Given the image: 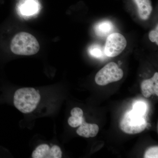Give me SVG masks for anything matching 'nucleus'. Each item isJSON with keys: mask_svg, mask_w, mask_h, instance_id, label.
Instances as JSON below:
<instances>
[{"mask_svg": "<svg viewBox=\"0 0 158 158\" xmlns=\"http://www.w3.org/2000/svg\"><path fill=\"white\" fill-rule=\"evenodd\" d=\"M124 73L118 65L114 62H110L100 69L95 77V82L100 86H105L120 81Z\"/></svg>", "mask_w": 158, "mask_h": 158, "instance_id": "obj_4", "label": "nucleus"}, {"mask_svg": "<svg viewBox=\"0 0 158 158\" xmlns=\"http://www.w3.org/2000/svg\"><path fill=\"white\" fill-rule=\"evenodd\" d=\"M11 50L15 55L32 56L40 50L39 43L32 34L27 32H20L13 37L10 44Z\"/></svg>", "mask_w": 158, "mask_h": 158, "instance_id": "obj_2", "label": "nucleus"}, {"mask_svg": "<svg viewBox=\"0 0 158 158\" xmlns=\"http://www.w3.org/2000/svg\"><path fill=\"white\" fill-rule=\"evenodd\" d=\"M142 94L145 98H149L153 94L158 96V73L156 72L151 78L144 80L141 84Z\"/></svg>", "mask_w": 158, "mask_h": 158, "instance_id": "obj_7", "label": "nucleus"}, {"mask_svg": "<svg viewBox=\"0 0 158 158\" xmlns=\"http://www.w3.org/2000/svg\"><path fill=\"white\" fill-rule=\"evenodd\" d=\"M84 117H77L71 116L69 118L68 124L72 127L76 128L81 124Z\"/></svg>", "mask_w": 158, "mask_h": 158, "instance_id": "obj_15", "label": "nucleus"}, {"mask_svg": "<svg viewBox=\"0 0 158 158\" xmlns=\"http://www.w3.org/2000/svg\"><path fill=\"white\" fill-rule=\"evenodd\" d=\"M88 52L90 56L98 59L102 58L105 54L104 49L98 44H93L90 46L88 49Z\"/></svg>", "mask_w": 158, "mask_h": 158, "instance_id": "obj_12", "label": "nucleus"}, {"mask_svg": "<svg viewBox=\"0 0 158 158\" xmlns=\"http://www.w3.org/2000/svg\"><path fill=\"white\" fill-rule=\"evenodd\" d=\"M127 45L126 39L118 33L110 34L106 41L104 53L107 56L115 57L122 52Z\"/></svg>", "mask_w": 158, "mask_h": 158, "instance_id": "obj_5", "label": "nucleus"}, {"mask_svg": "<svg viewBox=\"0 0 158 158\" xmlns=\"http://www.w3.org/2000/svg\"><path fill=\"white\" fill-rule=\"evenodd\" d=\"M120 129L126 134L135 135L143 131L147 127L144 116L131 110L127 112L119 123Z\"/></svg>", "mask_w": 158, "mask_h": 158, "instance_id": "obj_3", "label": "nucleus"}, {"mask_svg": "<svg viewBox=\"0 0 158 158\" xmlns=\"http://www.w3.org/2000/svg\"><path fill=\"white\" fill-rule=\"evenodd\" d=\"M39 8V5L36 0H24L21 3L19 10L23 15H33L36 14Z\"/></svg>", "mask_w": 158, "mask_h": 158, "instance_id": "obj_10", "label": "nucleus"}, {"mask_svg": "<svg viewBox=\"0 0 158 158\" xmlns=\"http://www.w3.org/2000/svg\"><path fill=\"white\" fill-rule=\"evenodd\" d=\"M41 99L39 91L32 88L18 89L13 96L15 107L23 114H30L37 109Z\"/></svg>", "mask_w": 158, "mask_h": 158, "instance_id": "obj_1", "label": "nucleus"}, {"mask_svg": "<svg viewBox=\"0 0 158 158\" xmlns=\"http://www.w3.org/2000/svg\"><path fill=\"white\" fill-rule=\"evenodd\" d=\"M113 25L111 22L106 20L98 23L95 26V33L98 36L103 37L106 36L113 31Z\"/></svg>", "mask_w": 158, "mask_h": 158, "instance_id": "obj_11", "label": "nucleus"}, {"mask_svg": "<svg viewBox=\"0 0 158 158\" xmlns=\"http://www.w3.org/2000/svg\"><path fill=\"white\" fill-rule=\"evenodd\" d=\"M149 39L152 42H155L156 44H158V26L157 25L154 30L151 31L149 34Z\"/></svg>", "mask_w": 158, "mask_h": 158, "instance_id": "obj_16", "label": "nucleus"}, {"mask_svg": "<svg viewBox=\"0 0 158 158\" xmlns=\"http://www.w3.org/2000/svg\"><path fill=\"white\" fill-rule=\"evenodd\" d=\"M146 104L143 102H139L134 105L132 110L138 114L144 116L146 113Z\"/></svg>", "mask_w": 158, "mask_h": 158, "instance_id": "obj_13", "label": "nucleus"}, {"mask_svg": "<svg viewBox=\"0 0 158 158\" xmlns=\"http://www.w3.org/2000/svg\"><path fill=\"white\" fill-rule=\"evenodd\" d=\"M99 129L98 125L87 123L84 118L81 124L77 130V133L78 135L85 138H93L97 135Z\"/></svg>", "mask_w": 158, "mask_h": 158, "instance_id": "obj_8", "label": "nucleus"}, {"mask_svg": "<svg viewBox=\"0 0 158 158\" xmlns=\"http://www.w3.org/2000/svg\"><path fill=\"white\" fill-rule=\"evenodd\" d=\"M138 9L139 17L143 20L149 18L152 12L153 7L151 0H133Z\"/></svg>", "mask_w": 158, "mask_h": 158, "instance_id": "obj_9", "label": "nucleus"}, {"mask_svg": "<svg viewBox=\"0 0 158 158\" xmlns=\"http://www.w3.org/2000/svg\"><path fill=\"white\" fill-rule=\"evenodd\" d=\"M83 114H84V113H83V110L80 108H74L71 111V116H74V117H83Z\"/></svg>", "mask_w": 158, "mask_h": 158, "instance_id": "obj_17", "label": "nucleus"}, {"mask_svg": "<svg viewBox=\"0 0 158 158\" xmlns=\"http://www.w3.org/2000/svg\"><path fill=\"white\" fill-rule=\"evenodd\" d=\"M31 156L33 158H61L62 152L58 145L50 146L48 144H42L36 147Z\"/></svg>", "mask_w": 158, "mask_h": 158, "instance_id": "obj_6", "label": "nucleus"}, {"mask_svg": "<svg viewBox=\"0 0 158 158\" xmlns=\"http://www.w3.org/2000/svg\"><path fill=\"white\" fill-rule=\"evenodd\" d=\"M144 158H158V147L154 146L148 149L144 153Z\"/></svg>", "mask_w": 158, "mask_h": 158, "instance_id": "obj_14", "label": "nucleus"}]
</instances>
